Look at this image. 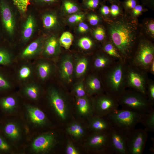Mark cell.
Listing matches in <instances>:
<instances>
[{
  "instance_id": "6da1fadb",
  "label": "cell",
  "mask_w": 154,
  "mask_h": 154,
  "mask_svg": "<svg viewBox=\"0 0 154 154\" xmlns=\"http://www.w3.org/2000/svg\"><path fill=\"white\" fill-rule=\"evenodd\" d=\"M110 41L117 49L124 61L133 55L139 40L137 25L134 21L122 18L110 21L109 24Z\"/></svg>"
},
{
  "instance_id": "7a4b0ae2",
  "label": "cell",
  "mask_w": 154,
  "mask_h": 154,
  "mask_svg": "<svg viewBox=\"0 0 154 154\" xmlns=\"http://www.w3.org/2000/svg\"><path fill=\"white\" fill-rule=\"evenodd\" d=\"M125 63L116 61L102 73L100 77L104 92L117 98L127 88Z\"/></svg>"
},
{
  "instance_id": "3957f363",
  "label": "cell",
  "mask_w": 154,
  "mask_h": 154,
  "mask_svg": "<svg viewBox=\"0 0 154 154\" xmlns=\"http://www.w3.org/2000/svg\"><path fill=\"white\" fill-rule=\"evenodd\" d=\"M145 114L127 109H118L104 117L112 127L128 136L137 124L141 123Z\"/></svg>"
},
{
  "instance_id": "277c9868",
  "label": "cell",
  "mask_w": 154,
  "mask_h": 154,
  "mask_svg": "<svg viewBox=\"0 0 154 154\" xmlns=\"http://www.w3.org/2000/svg\"><path fill=\"white\" fill-rule=\"evenodd\" d=\"M117 99L123 109L145 114L154 110L146 95L132 89H126Z\"/></svg>"
},
{
  "instance_id": "5b68a950",
  "label": "cell",
  "mask_w": 154,
  "mask_h": 154,
  "mask_svg": "<svg viewBox=\"0 0 154 154\" xmlns=\"http://www.w3.org/2000/svg\"><path fill=\"white\" fill-rule=\"evenodd\" d=\"M154 60V45L146 38L139 39L134 54L128 61L149 72L150 65Z\"/></svg>"
},
{
  "instance_id": "8992f818",
  "label": "cell",
  "mask_w": 154,
  "mask_h": 154,
  "mask_svg": "<svg viewBox=\"0 0 154 154\" xmlns=\"http://www.w3.org/2000/svg\"><path fill=\"white\" fill-rule=\"evenodd\" d=\"M125 68L127 88L133 89L147 96V86L149 79L148 73L128 62L125 63Z\"/></svg>"
},
{
  "instance_id": "52a82bcc",
  "label": "cell",
  "mask_w": 154,
  "mask_h": 154,
  "mask_svg": "<svg viewBox=\"0 0 154 154\" xmlns=\"http://www.w3.org/2000/svg\"><path fill=\"white\" fill-rule=\"evenodd\" d=\"M96 96L91 99L94 115L104 117L118 109L119 105L116 98L106 93Z\"/></svg>"
},
{
  "instance_id": "ba28073f",
  "label": "cell",
  "mask_w": 154,
  "mask_h": 154,
  "mask_svg": "<svg viewBox=\"0 0 154 154\" xmlns=\"http://www.w3.org/2000/svg\"><path fill=\"white\" fill-rule=\"evenodd\" d=\"M86 145L91 152L112 154L110 147L108 132L92 133L88 137Z\"/></svg>"
},
{
  "instance_id": "9c48e42d",
  "label": "cell",
  "mask_w": 154,
  "mask_h": 154,
  "mask_svg": "<svg viewBox=\"0 0 154 154\" xmlns=\"http://www.w3.org/2000/svg\"><path fill=\"white\" fill-rule=\"evenodd\" d=\"M148 137V132L144 129H135L128 136V154H143Z\"/></svg>"
},
{
  "instance_id": "30bf717a",
  "label": "cell",
  "mask_w": 154,
  "mask_h": 154,
  "mask_svg": "<svg viewBox=\"0 0 154 154\" xmlns=\"http://www.w3.org/2000/svg\"><path fill=\"white\" fill-rule=\"evenodd\" d=\"M108 134L110 147L112 154H128V135L113 127Z\"/></svg>"
},
{
  "instance_id": "8fae6325",
  "label": "cell",
  "mask_w": 154,
  "mask_h": 154,
  "mask_svg": "<svg viewBox=\"0 0 154 154\" xmlns=\"http://www.w3.org/2000/svg\"><path fill=\"white\" fill-rule=\"evenodd\" d=\"M51 132L40 135L33 141L31 145V150L36 153H45L49 152L55 145L56 137Z\"/></svg>"
},
{
  "instance_id": "7c38bea8",
  "label": "cell",
  "mask_w": 154,
  "mask_h": 154,
  "mask_svg": "<svg viewBox=\"0 0 154 154\" xmlns=\"http://www.w3.org/2000/svg\"><path fill=\"white\" fill-rule=\"evenodd\" d=\"M50 104L59 118L63 120L67 118L68 110L65 101L59 92L56 89L51 88L48 92Z\"/></svg>"
},
{
  "instance_id": "4fadbf2b",
  "label": "cell",
  "mask_w": 154,
  "mask_h": 154,
  "mask_svg": "<svg viewBox=\"0 0 154 154\" xmlns=\"http://www.w3.org/2000/svg\"><path fill=\"white\" fill-rule=\"evenodd\" d=\"M0 10L4 26L8 33L12 35L15 28V20L11 6L5 0H0Z\"/></svg>"
},
{
  "instance_id": "5bb4252c",
  "label": "cell",
  "mask_w": 154,
  "mask_h": 154,
  "mask_svg": "<svg viewBox=\"0 0 154 154\" xmlns=\"http://www.w3.org/2000/svg\"><path fill=\"white\" fill-rule=\"evenodd\" d=\"M25 110L27 118L32 124L42 127L46 125L47 118L45 114L41 110L30 105H26Z\"/></svg>"
},
{
  "instance_id": "9a60e30c",
  "label": "cell",
  "mask_w": 154,
  "mask_h": 154,
  "mask_svg": "<svg viewBox=\"0 0 154 154\" xmlns=\"http://www.w3.org/2000/svg\"><path fill=\"white\" fill-rule=\"evenodd\" d=\"M88 127L94 132H108L112 127L105 117L93 116L88 118Z\"/></svg>"
},
{
  "instance_id": "2e32d148",
  "label": "cell",
  "mask_w": 154,
  "mask_h": 154,
  "mask_svg": "<svg viewBox=\"0 0 154 154\" xmlns=\"http://www.w3.org/2000/svg\"><path fill=\"white\" fill-rule=\"evenodd\" d=\"M86 92L90 96L104 93L100 77L96 74L89 76L86 82Z\"/></svg>"
},
{
  "instance_id": "e0dca14e",
  "label": "cell",
  "mask_w": 154,
  "mask_h": 154,
  "mask_svg": "<svg viewBox=\"0 0 154 154\" xmlns=\"http://www.w3.org/2000/svg\"><path fill=\"white\" fill-rule=\"evenodd\" d=\"M76 106L77 112L80 115L88 118L94 116V111L91 99L87 97L77 98Z\"/></svg>"
},
{
  "instance_id": "ac0fdd59",
  "label": "cell",
  "mask_w": 154,
  "mask_h": 154,
  "mask_svg": "<svg viewBox=\"0 0 154 154\" xmlns=\"http://www.w3.org/2000/svg\"><path fill=\"white\" fill-rule=\"evenodd\" d=\"M73 65L72 58L69 56L64 57L62 60L60 67V76L66 82L69 83L72 81Z\"/></svg>"
},
{
  "instance_id": "d6986e66",
  "label": "cell",
  "mask_w": 154,
  "mask_h": 154,
  "mask_svg": "<svg viewBox=\"0 0 154 154\" xmlns=\"http://www.w3.org/2000/svg\"><path fill=\"white\" fill-rule=\"evenodd\" d=\"M116 61L104 52L103 54L96 55L93 60V66L96 70L103 72Z\"/></svg>"
},
{
  "instance_id": "ffe728a7",
  "label": "cell",
  "mask_w": 154,
  "mask_h": 154,
  "mask_svg": "<svg viewBox=\"0 0 154 154\" xmlns=\"http://www.w3.org/2000/svg\"><path fill=\"white\" fill-rule=\"evenodd\" d=\"M4 132L8 138L15 142L19 141L22 135V130L19 125L14 121L7 123L3 128Z\"/></svg>"
},
{
  "instance_id": "44dd1931",
  "label": "cell",
  "mask_w": 154,
  "mask_h": 154,
  "mask_svg": "<svg viewBox=\"0 0 154 154\" xmlns=\"http://www.w3.org/2000/svg\"><path fill=\"white\" fill-rule=\"evenodd\" d=\"M0 106L5 112L11 114L15 112L17 110L18 103L15 98L10 96L1 99Z\"/></svg>"
},
{
  "instance_id": "7402d4cb",
  "label": "cell",
  "mask_w": 154,
  "mask_h": 154,
  "mask_svg": "<svg viewBox=\"0 0 154 154\" xmlns=\"http://www.w3.org/2000/svg\"><path fill=\"white\" fill-rule=\"evenodd\" d=\"M103 50L104 52L115 60L125 62L117 49L110 40L104 44Z\"/></svg>"
},
{
  "instance_id": "603a6c76",
  "label": "cell",
  "mask_w": 154,
  "mask_h": 154,
  "mask_svg": "<svg viewBox=\"0 0 154 154\" xmlns=\"http://www.w3.org/2000/svg\"><path fill=\"white\" fill-rule=\"evenodd\" d=\"M35 22L33 17L29 15L27 17L24 25L23 31V38L27 41L31 37L34 31Z\"/></svg>"
},
{
  "instance_id": "cb8c5ba5",
  "label": "cell",
  "mask_w": 154,
  "mask_h": 154,
  "mask_svg": "<svg viewBox=\"0 0 154 154\" xmlns=\"http://www.w3.org/2000/svg\"><path fill=\"white\" fill-rule=\"evenodd\" d=\"M24 93L29 99L35 100L38 99L40 95V90L38 87L34 84L27 85L24 88Z\"/></svg>"
},
{
  "instance_id": "d4e9b609",
  "label": "cell",
  "mask_w": 154,
  "mask_h": 154,
  "mask_svg": "<svg viewBox=\"0 0 154 154\" xmlns=\"http://www.w3.org/2000/svg\"><path fill=\"white\" fill-rule=\"evenodd\" d=\"M141 123L148 132H154V110L145 114Z\"/></svg>"
},
{
  "instance_id": "484cf974",
  "label": "cell",
  "mask_w": 154,
  "mask_h": 154,
  "mask_svg": "<svg viewBox=\"0 0 154 154\" xmlns=\"http://www.w3.org/2000/svg\"><path fill=\"white\" fill-rule=\"evenodd\" d=\"M40 46V42L38 40L32 42L23 52L22 56L26 58L33 56L38 51Z\"/></svg>"
},
{
  "instance_id": "4316f807",
  "label": "cell",
  "mask_w": 154,
  "mask_h": 154,
  "mask_svg": "<svg viewBox=\"0 0 154 154\" xmlns=\"http://www.w3.org/2000/svg\"><path fill=\"white\" fill-rule=\"evenodd\" d=\"M37 71L40 78L43 80H44L48 77L51 73V66L47 62H41L37 66Z\"/></svg>"
},
{
  "instance_id": "83f0119b",
  "label": "cell",
  "mask_w": 154,
  "mask_h": 154,
  "mask_svg": "<svg viewBox=\"0 0 154 154\" xmlns=\"http://www.w3.org/2000/svg\"><path fill=\"white\" fill-rule=\"evenodd\" d=\"M58 43L56 39L54 37L50 38L47 41L44 49L45 53L48 56L54 55L56 52Z\"/></svg>"
},
{
  "instance_id": "f1b7e54d",
  "label": "cell",
  "mask_w": 154,
  "mask_h": 154,
  "mask_svg": "<svg viewBox=\"0 0 154 154\" xmlns=\"http://www.w3.org/2000/svg\"><path fill=\"white\" fill-rule=\"evenodd\" d=\"M88 64V61L86 58H82L78 61L75 69V74L77 77H79L85 73Z\"/></svg>"
},
{
  "instance_id": "f546056e",
  "label": "cell",
  "mask_w": 154,
  "mask_h": 154,
  "mask_svg": "<svg viewBox=\"0 0 154 154\" xmlns=\"http://www.w3.org/2000/svg\"><path fill=\"white\" fill-rule=\"evenodd\" d=\"M74 39L73 35L68 31L65 32L62 34L59 39L60 45L66 49H69L72 44Z\"/></svg>"
},
{
  "instance_id": "4dcf8cb0",
  "label": "cell",
  "mask_w": 154,
  "mask_h": 154,
  "mask_svg": "<svg viewBox=\"0 0 154 154\" xmlns=\"http://www.w3.org/2000/svg\"><path fill=\"white\" fill-rule=\"evenodd\" d=\"M62 6L64 10L69 13H74L79 10L78 5L73 0H62Z\"/></svg>"
},
{
  "instance_id": "1f68e13d",
  "label": "cell",
  "mask_w": 154,
  "mask_h": 154,
  "mask_svg": "<svg viewBox=\"0 0 154 154\" xmlns=\"http://www.w3.org/2000/svg\"><path fill=\"white\" fill-rule=\"evenodd\" d=\"M42 20L44 27L47 29L53 27L57 21L56 16L52 14H47L44 15Z\"/></svg>"
},
{
  "instance_id": "d6a6232c",
  "label": "cell",
  "mask_w": 154,
  "mask_h": 154,
  "mask_svg": "<svg viewBox=\"0 0 154 154\" xmlns=\"http://www.w3.org/2000/svg\"><path fill=\"white\" fill-rule=\"evenodd\" d=\"M146 95L148 100L153 106L154 105V81L149 79L147 83Z\"/></svg>"
},
{
  "instance_id": "836d02e7",
  "label": "cell",
  "mask_w": 154,
  "mask_h": 154,
  "mask_svg": "<svg viewBox=\"0 0 154 154\" xmlns=\"http://www.w3.org/2000/svg\"><path fill=\"white\" fill-rule=\"evenodd\" d=\"M14 5L21 12H25L27 10L31 0H11Z\"/></svg>"
},
{
  "instance_id": "e575fe53",
  "label": "cell",
  "mask_w": 154,
  "mask_h": 154,
  "mask_svg": "<svg viewBox=\"0 0 154 154\" xmlns=\"http://www.w3.org/2000/svg\"><path fill=\"white\" fill-rule=\"evenodd\" d=\"M94 45L92 41L87 37L80 38L78 42V45L82 49L88 50L91 49Z\"/></svg>"
},
{
  "instance_id": "d590c367",
  "label": "cell",
  "mask_w": 154,
  "mask_h": 154,
  "mask_svg": "<svg viewBox=\"0 0 154 154\" xmlns=\"http://www.w3.org/2000/svg\"><path fill=\"white\" fill-rule=\"evenodd\" d=\"M11 57L7 51L0 49V64L7 65L11 62Z\"/></svg>"
},
{
  "instance_id": "8d00e7d4",
  "label": "cell",
  "mask_w": 154,
  "mask_h": 154,
  "mask_svg": "<svg viewBox=\"0 0 154 154\" xmlns=\"http://www.w3.org/2000/svg\"><path fill=\"white\" fill-rule=\"evenodd\" d=\"M74 92L77 98L86 96V92L82 82L79 83L76 86L74 89Z\"/></svg>"
},
{
  "instance_id": "74e56055",
  "label": "cell",
  "mask_w": 154,
  "mask_h": 154,
  "mask_svg": "<svg viewBox=\"0 0 154 154\" xmlns=\"http://www.w3.org/2000/svg\"><path fill=\"white\" fill-rule=\"evenodd\" d=\"M31 70L28 66H24L20 69L19 75L20 78L21 79H26L31 75Z\"/></svg>"
},
{
  "instance_id": "f35d334b",
  "label": "cell",
  "mask_w": 154,
  "mask_h": 154,
  "mask_svg": "<svg viewBox=\"0 0 154 154\" xmlns=\"http://www.w3.org/2000/svg\"><path fill=\"white\" fill-rule=\"evenodd\" d=\"M95 38L98 41H102L105 38L106 33L104 29L101 27H98L94 31Z\"/></svg>"
},
{
  "instance_id": "ab89813d",
  "label": "cell",
  "mask_w": 154,
  "mask_h": 154,
  "mask_svg": "<svg viewBox=\"0 0 154 154\" xmlns=\"http://www.w3.org/2000/svg\"><path fill=\"white\" fill-rule=\"evenodd\" d=\"M79 123L74 122L69 125L67 128L68 133L75 138L78 129Z\"/></svg>"
},
{
  "instance_id": "60d3db41",
  "label": "cell",
  "mask_w": 154,
  "mask_h": 154,
  "mask_svg": "<svg viewBox=\"0 0 154 154\" xmlns=\"http://www.w3.org/2000/svg\"><path fill=\"white\" fill-rule=\"evenodd\" d=\"M147 33L151 38L154 37V22L153 20L146 22L145 24Z\"/></svg>"
},
{
  "instance_id": "b9f144b4",
  "label": "cell",
  "mask_w": 154,
  "mask_h": 154,
  "mask_svg": "<svg viewBox=\"0 0 154 154\" xmlns=\"http://www.w3.org/2000/svg\"><path fill=\"white\" fill-rule=\"evenodd\" d=\"M100 3V0H84L83 4L87 8L90 9L97 8Z\"/></svg>"
},
{
  "instance_id": "7bdbcfd3",
  "label": "cell",
  "mask_w": 154,
  "mask_h": 154,
  "mask_svg": "<svg viewBox=\"0 0 154 154\" xmlns=\"http://www.w3.org/2000/svg\"><path fill=\"white\" fill-rule=\"evenodd\" d=\"M10 145L2 137L0 136V151L7 152L11 150Z\"/></svg>"
},
{
  "instance_id": "ee69618b",
  "label": "cell",
  "mask_w": 154,
  "mask_h": 154,
  "mask_svg": "<svg viewBox=\"0 0 154 154\" xmlns=\"http://www.w3.org/2000/svg\"><path fill=\"white\" fill-rule=\"evenodd\" d=\"M123 7L127 9H132L138 4V0H125L122 3Z\"/></svg>"
},
{
  "instance_id": "f6af8a7d",
  "label": "cell",
  "mask_w": 154,
  "mask_h": 154,
  "mask_svg": "<svg viewBox=\"0 0 154 154\" xmlns=\"http://www.w3.org/2000/svg\"><path fill=\"white\" fill-rule=\"evenodd\" d=\"M84 17V15L83 14H75L70 16L68 19V21L71 23H77L82 21Z\"/></svg>"
},
{
  "instance_id": "bcb514c9",
  "label": "cell",
  "mask_w": 154,
  "mask_h": 154,
  "mask_svg": "<svg viewBox=\"0 0 154 154\" xmlns=\"http://www.w3.org/2000/svg\"><path fill=\"white\" fill-rule=\"evenodd\" d=\"M37 4L41 5H52L57 4L60 0H34Z\"/></svg>"
},
{
  "instance_id": "7dc6e473",
  "label": "cell",
  "mask_w": 154,
  "mask_h": 154,
  "mask_svg": "<svg viewBox=\"0 0 154 154\" xmlns=\"http://www.w3.org/2000/svg\"><path fill=\"white\" fill-rule=\"evenodd\" d=\"M67 154H79L80 152L70 142L67 144L65 150Z\"/></svg>"
},
{
  "instance_id": "c3c4849f",
  "label": "cell",
  "mask_w": 154,
  "mask_h": 154,
  "mask_svg": "<svg viewBox=\"0 0 154 154\" xmlns=\"http://www.w3.org/2000/svg\"><path fill=\"white\" fill-rule=\"evenodd\" d=\"M11 85L8 81L0 74V90H5L10 88Z\"/></svg>"
},
{
  "instance_id": "681fc988",
  "label": "cell",
  "mask_w": 154,
  "mask_h": 154,
  "mask_svg": "<svg viewBox=\"0 0 154 154\" xmlns=\"http://www.w3.org/2000/svg\"><path fill=\"white\" fill-rule=\"evenodd\" d=\"M110 10L112 15L116 17L119 14L120 12V8L117 4L112 3L111 6Z\"/></svg>"
},
{
  "instance_id": "f907efd6",
  "label": "cell",
  "mask_w": 154,
  "mask_h": 154,
  "mask_svg": "<svg viewBox=\"0 0 154 154\" xmlns=\"http://www.w3.org/2000/svg\"><path fill=\"white\" fill-rule=\"evenodd\" d=\"M88 20L90 25L94 26L97 25L98 23L99 18L96 15L92 14L89 16Z\"/></svg>"
},
{
  "instance_id": "816d5d0a",
  "label": "cell",
  "mask_w": 154,
  "mask_h": 154,
  "mask_svg": "<svg viewBox=\"0 0 154 154\" xmlns=\"http://www.w3.org/2000/svg\"><path fill=\"white\" fill-rule=\"evenodd\" d=\"M132 10V12L133 15L135 16H137L141 13L143 10V8L142 5L138 4Z\"/></svg>"
},
{
  "instance_id": "f5cc1de1",
  "label": "cell",
  "mask_w": 154,
  "mask_h": 154,
  "mask_svg": "<svg viewBox=\"0 0 154 154\" xmlns=\"http://www.w3.org/2000/svg\"><path fill=\"white\" fill-rule=\"evenodd\" d=\"M88 29V25L85 23L81 22L79 24L78 30L79 32L84 33L86 32Z\"/></svg>"
},
{
  "instance_id": "db71d44e",
  "label": "cell",
  "mask_w": 154,
  "mask_h": 154,
  "mask_svg": "<svg viewBox=\"0 0 154 154\" xmlns=\"http://www.w3.org/2000/svg\"><path fill=\"white\" fill-rule=\"evenodd\" d=\"M100 12L103 15H106L109 14L110 10L109 7L104 5H102L100 9Z\"/></svg>"
},
{
  "instance_id": "11a10c76",
  "label": "cell",
  "mask_w": 154,
  "mask_h": 154,
  "mask_svg": "<svg viewBox=\"0 0 154 154\" xmlns=\"http://www.w3.org/2000/svg\"><path fill=\"white\" fill-rule=\"evenodd\" d=\"M149 72L154 75V60L151 63L149 67Z\"/></svg>"
},
{
  "instance_id": "9f6ffc18",
  "label": "cell",
  "mask_w": 154,
  "mask_h": 154,
  "mask_svg": "<svg viewBox=\"0 0 154 154\" xmlns=\"http://www.w3.org/2000/svg\"><path fill=\"white\" fill-rule=\"evenodd\" d=\"M144 3L146 5H153V0H143Z\"/></svg>"
},
{
  "instance_id": "6f0895ef",
  "label": "cell",
  "mask_w": 154,
  "mask_h": 154,
  "mask_svg": "<svg viewBox=\"0 0 154 154\" xmlns=\"http://www.w3.org/2000/svg\"><path fill=\"white\" fill-rule=\"evenodd\" d=\"M107 1H108L112 3H114L115 2L117 4L119 3V0H106Z\"/></svg>"
}]
</instances>
